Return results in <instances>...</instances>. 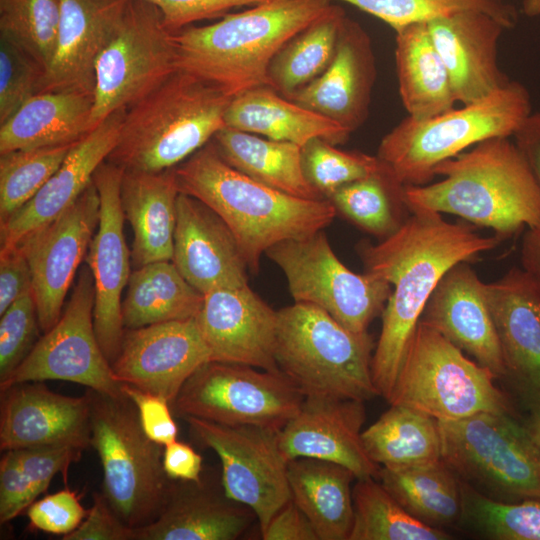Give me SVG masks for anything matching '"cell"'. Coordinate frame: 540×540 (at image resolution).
Returning <instances> with one entry per match:
<instances>
[{"instance_id": "d4e9b609", "label": "cell", "mask_w": 540, "mask_h": 540, "mask_svg": "<svg viewBox=\"0 0 540 540\" xmlns=\"http://www.w3.org/2000/svg\"><path fill=\"white\" fill-rule=\"evenodd\" d=\"M126 109L111 114L75 143L60 167L23 207L0 223V248L20 245L68 209L115 147Z\"/></svg>"}, {"instance_id": "ee69618b", "label": "cell", "mask_w": 540, "mask_h": 540, "mask_svg": "<svg viewBox=\"0 0 540 540\" xmlns=\"http://www.w3.org/2000/svg\"><path fill=\"white\" fill-rule=\"evenodd\" d=\"M60 0H0V36L26 50L44 69L52 60Z\"/></svg>"}, {"instance_id": "277c9868", "label": "cell", "mask_w": 540, "mask_h": 540, "mask_svg": "<svg viewBox=\"0 0 540 540\" xmlns=\"http://www.w3.org/2000/svg\"><path fill=\"white\" fill-rule=\"evenodd\" d=\"M332 6L331 0H267L212 24L188 26L174 34L177 69L231 98L269 85L276 54Z\"/></svg>"}, {"instance_id": "680465c9", "label": "cell", "mask_w": 540, "mask_h": 540, "mask_svg": "<svg viewBox=\"0 0 540 540\" xmlns=\"http://www.w3.org/2000/svg\"><path fill=\"white\" fill-rule=\"evenodd\" d=\"M202 461L201 455L186 443L176 440L164 446L163 467L170 480L199 481Z\"/></svg>"}, {"instance_id": "484cf974", "label": "cell", "mask_w": 540, "mask_h": 540, "mask_svg": "<svg viewBox=\"0 0 540 540\" xmlns=\"http://www.w3.org/2000/svg\"><path fill=\"white\" fill-rule=\"evenodd\" d=\"M131 0H60L55 51L41 92L94 94L97 59L119 27Z\"/></svg>"}, {"instance_id": "7dc6e473", "label": "cell", "mask_w": 540, "mask_h": 540, "mask_svg": "<svg viewBox=\"0 0 540 540\" xmlns=\"http://www.w3.org/2000/svg\"><path fill=\"white\" fill-rule=\"evenodd\" d=\"M45 69L22 47L0 36V124L41 92Z\"/></svg>"}, {"instance_id": "5b68a950", "label": "cell", "mask_w": 540, "mask_h": 540, "mask_svg": "<svg viewBox=\"0 0 540 540\" xmlns=\"http://www.w3.org/2000/svg\"><path fill=\"white\" fill-rule=\"evenodd\" d=\"M230 101L215 85L178 69L126 109L106 161L124 171L172 169L226 127Z\"/></svg>"}, {"instance_id": "2e32d148", "label": "cell", "mask_w": 540, "mask_h": 540, "mask_svg": "<svg viewBox=\"0 0 540 540\" xmlns=\"http://www.w3.org/2000/svg\"><path fill=\"white\" fill-rule=\"evenodd\" d=\"M100 200L95 184L51 223L20 245L32 274V292L43 333L59 320L66 295L99 222Z\"/></svg>"}, {"instance_id": "9c48e42d", "label": "cell", "mask_w": 540, "mask_h": 540, "mask_svg": "<svg viewBox=\"0 0 540 540\" xmlns=\"http://www.w3.org/2000/svg\"><path fill=\"white\" fill-rule=\"evenodd\" d=\"M442 460L461 482L501 502L540 499V445L519 413L438 420Z\"/></svg>"}, {"instance_id": "6da1fadb", "label": "cell", "mask_w": 540, "mask_h": 540, "mask_svg": "<svg viewBox=\"0 0 540 540\" xmlns=\"http://www.w3.org/2000/svg\"><path fill=\"white\" fill-rule=\"evenodd\" d=\"M409 210L393 234L376 244L363 241L357 246L364 272L392 286L371 366L376 391L387 401L425 305L441 278L454 265L494 249L501 241L496 235L478 234L469 224L448 222L441 213Z\"/></svg>"}, {"instance_id": "60d3db41", "label": "cell", "mask_w": 540, "mask_h": 540, "mask_svg": "<svg viewBox=\"0 0 540 540\" xmlns=\"http://www.w3.org/2000/svg\"><path fill=\"white\" fill-rule=\"evenodd\" d=\"M404 187L385 166L379 173L341 186L327 199L348 220L383 239L407 218L401 215L409 210L403 198Z\"/></svg>"}, {"instance_id": "f907efd6", "label": "cell", "mask_w": 540, "mask_h": 540, "mask_svg": "<svg viewBox=\"0 0 540 540\" xmlns=\"http://www.w3.org/2000/svg\"><path fill=\"white\" fill-rule=\"evenodd\" d=\"M22 470L37 498L49 487L52 479L79 460L82 450L71 446H39L16 449Z\"/></svg>"}, {"instance_id": "bcb514c9", "label": "cell", "mask_w": 540, "mask_h": 540, "mask_svg": "<svg viewBox=\"0 0 540 540\" xmlns=\"http://www.w3.org/2000/svg\"><path fill=\"white\" fill-rule=\"evenodd\" d=\"M302 161L308 180L325 198L341 186L385 169L377 156L343 151L320 138L302 147Z\"/></svg>"}, {"instance_id": "30bf717a", "label": "cell", "mask_w": 540, "mask_h": 540, "mask_svg": "<svg viewBox=\"0 0 540 540\" xmlns=\"http://www.w3.org/2000/svg\"><path fill=\"white\" fill-rule=\"evenodd\" d=\"M495 380L491 370L419 321L387 402L418 409L437 420H458L480 412L519 413Z\"/></svg>"}, {"instance_id": "91938a15", "label": "cell", "mask_w": 540, "mask_h": 540, "mask_svg": "<svg viewBox=\"0 0 540 540\" xmlns=\"http://www.w3.org/2000/svg\"><path fill=\"white\" fill-rule=\"evenodd\" d=\"M512 137L540 188V111L531 112Z\"/></svg>"}, {"instance_id": "836d02e7", "label": "cell", "mask_w": 540, "mask_h": 540, "mask_svg": "<svg viewBox=\"0 0 540 540\" xmlns=\"http://www.w3.org/2000/svg\"><path fill=\"white\" fill-rule=\"evenodd\" d=\"M399 94L408 116L426 119L454 108L457 102L445 64L426 22L395 31Z\"/></svg>"}, {"instance_id": "5bb4252c", "label": "cell", "mask_w": 540, "mask_h": 540, "mask_svg": "<svg viewBox=\"0 0 540 540\" xmlns=\"http://www.w3.org/2000/svg\"><path fill=\"white\" fill-rule=\"evenodd\" d=\"M94 303V280L86 264L79 270L59 320L43 333L10 376L0 382V391L22 382L63 380L109 396H126L123 383L115 377L98 342Z\"/></svg>"}, {"instance_id": "7a4b0ae2", "label": "cell", "mask_w": 540, "mask_h": 540, "mask_svg": "<svg viewBox=\"0 0 540 540\" xmlns=\"http://www.w3.org/2000/svg\"><path fill=\"white\" fill-rule=\"evenodd\" d=\"M174 172L180 193L200 200L228 225L252 272L270 247L322 231L337 213L329 199L295 197L238 171L213 141Z\"/></svg>"}, {"instance_id": "11a10c76", "label": "cell", "mask_w": 540, "mask_h": 540, "mask_svg": "<svg viewBox=\"0 0 540 540\" xmlns=\"http://www.w3.org/2000/svg\"><path fill=\"white\" fill-rule=\"evenodd\" d=\"M62 540H135V529L113 511L104 494L95 493L93 505L81 524Z\"/></svg>"}, {"instance_id": "83f0119b", "label": "cell", "mask_w": 540, "mask_h": 540, "mask_svg": "<svg viewBox=\"0 0 540 540\" xmlns=\"http://www.w3.org/2000/svg\"><path fill=\"white\" fill-rule=\"evenodd\" d=\"M376 68L367 33L346 18L330 65L312 82L286 97L351 133L368 115Z\"/></svg>"}, {"instance_id": "f546056e", "label": "cell", "mask_w": 540, "mask_h": 540, "mask_svg": "<svg viewBox=\"0 0 540 540\" xmlns=\"http://www.w3.org/2000/svg\"><path fill=\"white\" fill-rule=\"evenodd\" d=\"M174 168L161 172L124 171L120 201L133 231L134 268L172 260L179 195Z\"/></svg>"}, {"instance_id": "ba28073f", "label": "cell", "mask_w": 540, "mask_h": 540, "mask_svg": "<svg viewBox=\"0 0 540 540\" xmlns=\"http://www.w3.org/2000/svg\"><path fill=\"white\" fill-rule=\"evenodd\" d=\"M90 445L103 467V494L117 516L134 529L160 514L172 480L163 467L162 445L144 432L127 397L88 389Z\"/></svg>"}, {"instance_id": "7c38bea8", "label": "cell", "mask_w": 540, "mask_h": 540, "mask_svg": "<svg viewBox=\"0 0 540 540\" xmlns=\"http://www.w3.org/2000/svg\"><path fill=\"white\" fill-rule=\"evenodd\" d=\"M304 398L281 371L210 360L187 379L171 408L183 419L281 430Z\"/></svg>"}, {"instance_id": "9a60e30c", "label": "cell", "mask_w": 540, "mask_h": 540, "mask_svg": "<svg viewBox=\"0 0 540 540\" xmlns=\"http://www.w3.org/2000/svg\"><path fill=\"white\" fill-rule=\"evenodd\" d=\"M195 437L218 456L226 496L248 506L260 532L291 500L287 460L279 446V431L253 425H224L186 417Z\"/></svg>"}, {"instance_id": "8fae6325", "label": "cell", "mask_w": 540, "mask_h": 540, "mask_svg": "<svg viewBox=\"0 0 540 540\" xmlns=\"http://www.w3.org/2000/svg\"><path fill=\"white\" fill-rule=\"evenodd\" d=\"M176 70L174 34L160 10L146 0H131L97 59L90 130L142 99Z\"/></svg>"}, {"instance_id": "8d00e7d4", "label": "cell", "mask_w": 540, "mask_h": 540, "mask_svg": "<svg viewBox=\"0 0 540 540\" xmlns=\"http://www.w3.org/2000/svg\"><path fill=\"white\" fill-rule=\"evenodd\" d=\"M378 480L418 521L438 529L458 524L461 481L442 459L421 465L381 467Z\"/></svg>"}, {"instance_id": "b9f144b4", "label": "cell", "mask_w": 540, "mask_h": 540, "mask_svg": "<svg viewBox=\"0 0 540 540\" xmlns=\"http://www.w3.org/2000/svg\"><path fill=\"white\" fill-rule=\"evenodd\" d=\"M462 529L491 540H540V499L501 502L461 482Z\"/></svg>"}, {"instance_id": "9f6ffc18", "label": "cell", "mask_w": 540, "mask_h": 540, "mask_svg": "<svg viewBox=\"0 0 540 540\" xmlns=\"http://www.w3.org/2000/svg\"><path fill=\"white\" fill-rule=\"evenodd\" d=\"M30 291L32 274L23 248H0V315L14 301Z\"/></svg>"}, {"instance_id": "681fc988", "label": "cell", "mask_w": 540, "mask_h": 540, "mask_svg": "<svg viewBox=\"0 0 540 540\" xmlns=\"http://www.w3.org/2000/svg\"><path fill=\"white\" fill-rule=\"evenodd\" d=\"M88 513L76 492L66 488L34 501L27 509L30 527L43 532L67 535L73 532Z\"/></svg>"}, {"instance_id": "7402d4cb", "label": "cell", "mask_w": 540, "mask_h": 540, "mask_svg": "<svg viewBox=\"0 0 540 540\" xmlns=\"http://www.w3.org/2000/svg\"><path fill=\"white\" fill-rule=\"evenodd\" d=\"M0 449L90 445L87 395L56 393L41 381L22 382L0 391Z\"/></svg>"}, {"instance_id": "d6986e66", "label": "cell", "mask_w": 540, "mask_h": 540, "mask_svg": "<svg viewBox=\"0 0 540 540\" xmlns=\"http://www.w3.org/2000/svg\"><path fill=\"white\" fill-rule=\"evenodd\" d=\"M211 360L195 318L125 329L111 364L121 382L159 395L172 406L187 379Z\"/></svg>"}, {"instance_id": "6125c7cd", "label": "cell", "mask_w": 540, "mask_h": 540, "mask_svg": "<svg viewBox=\"0 0 540 540\" xmlns=\"http://www.w3.org/2000/svg\"><path fill=\"white\" fill-rule=\"evenodd\" d=\"M525 422L530 429L533 437L540 445V407L527 411Z\"/></svg>"}, {"instance_id": "f1b7e54d", "label": "cell", "mask_w": 540, "mask_h": 540, "mask_svg": "<svg viewBox=\"0 0 540 540\" xmlns=\"http://www.w3.org/2000/svg\"><path fill=\"white\" fill-rule=\"evenodd\" d=\"M257 520L248 506L202 480H172L166 502L151 523L135 529V540H235Z\"/></svg>"}, {"instance_id": "f6af8a7d", "label": "cell", "mask_w": 540, "mask_h": 540, "mask_svg": "<svg viewBox=\"0 0 540 540\" xmlns=\"http://www.w3.org/2000/svg\"><path fill=\"white\" fill-rule=\"evenodd\" d=\"M377 17L395 31L463 11L488 14L511 29L516 12L506 0H338Z\"/></svg>"}, {"instance_id": "3957f363", "label": "cell", "mask_w": 540, "mask_h": 540, "mask_svg": "<svg viewBox=\"0 0 540 540\" xmlns=\"http://www.w3.org/2000/svg\"><path fill=\"white\" fill-rule=\"evenodd\" d=\"M437 175L438 182L404 187L409 209L459 216L501 240L540 225V188L509 137L474 145L439 164Z\"/></svg>"}, {"instance_id": "f5cc1de1", "label": "cell", "mask_w": 540, "mask_h": 540, "mask_svg": "<svg viewBox=\"0 0 540 540\" xmlns=\"http://www.w3.org/2000/svg\"><path fill=\"white\" fill-rule=\"evenodd\" d=\"M123 392L136 406L142 428L154 442L166 446L177 440L172 408L163 397L123 383Z\"/></svg>"}, {"instance_id": "be15d7a7", "label": "cell", "mask_w": 540, "mask_h": 540, "mask_svg": "<svg viewBox=\"0 0 540 540\" xmlns=\"http://www.w3.org/2000/svg\"><path fill=\"white\" fill-rule=\"evenodd\" d=\"M523 12L529 17L540 16V0H524Z\"/></svg>"}, {"instance_id": "d590c367", "label": "cell", "mask_w": 540, "mask_h": 540, "mask_svg": "<svg viewBox=\"0 0 540 540\" xmlns=\"http://www.w3.org/2000/svg\"><path fill=\"white\" fill-rule=\"evenodd\" d=\"M204 295L179 272L172 260L134 268L122 301L124 329L195 318Z\"/></svg>"}, {"instance_id": "e575fe53", "label": "cell", "mask_w": 540, "mask_h": 540, "mask_svg": "<svg viewBox=\"0 0 540 540\" xmlns=\"http://www.w3.org/2000/svg\"><path fill=\"white\" fill-rule=\"evenodd\" d=\"M212 141L221 157L247 176L295 197L325 199L305 174L301 146L229 127Z\"/></svg>"}, {"instance_id": "8992f818", "label": "cell", "mask_w": 540, "mask_h": 540, "mask_svg": "<svg viewBox=\"0 0 540 540\" xmlns=\"http://www.w3.org/2000/svg\"><path fill=\"white\" fill-rule=\"evenodd\" d=\"M530 113L528 90L510 80L461 108L426 119L406 116L381 139L376 156L403 186L425 185L444 161L487 139L512 137Z\"/></svg>"}, {"instance_id": "f35d334b", "label": "cell", "mask_w": 540, "mask_h": 540, "mask_svg": "<svg viewBox=\"0 0 540 540\" xmlns=\"http://www.w3.org/2000/svg\"><path fill=\"white\" fill-rule=\"evenodd\" d=\"M345 20L343 10L333 5L295 35L272 60L269 86L289 97L320 76L334 57Z\"/></svg>"}, {"instance_id": "ac0fdd59", "label": "cell", "mask_w": 540, "mask_h": 540, "mask_svg": "<svg viewBox=\"0 0 540 540\" xmlns=\"http://www.w3.org/2000/svg\"><path fill=\"white\" fill-rule=\"evenodd\" d=\"M507 394L527 411L540 407V289L520 267L486 283Z\"/></svg>"}, {"instance_id": "d6a6232c", "label": "cell", "mask_w": 540, "mask_h": 540, "mask_svg": "<svg viewBox=\"0 0 540 540\" xmlns=\"http://www.w3.org/2000/svg\"><path fill=\"white\" fill-rule=\"evenodd\" d=\"M291 500L312 524L319 540H349L353 525L348 468L329 461L300 457L287 463Z\"/></svg>"}, {"instance_id": "c3c4849f", "label": "cell", "mask_w": 540, "mask_h": 540, "mask_svg": "<svg viewBox=\"0 0 540 540\" xmlns=\"http://www.w3.org/2000/svg\"><path fill=\"white\" fill-rule=\"evenodd\" d=\"M0 319V382L24 361L41 331L33 292L14 301Z\"/></svg>"}, {"instance_id": "db71d44e", "label": "cell", "mask_w": 540, "mask_h": 540, "mask_svg": "<svg viewBox=\"0 0 540 540\" xmlns=\"http://www.w3.org/2000/svg\"><path fill=\"white\" fill-rule=\"evenodd\" d=\"M36 497L22 470L16 449L4 451L0 461V522L17 517Z\"/></svg>"}, {"instance_id": "816d5d0a", "label": "cell", "mask_w": 540, "mask_h": 540, "mask_svg": "<svg viewBox=\"0 0 540 540\" xmlns=\"http://www.w3.org/2000/svg\"><path fill=\"white\" fill-rule=\"evenodd\" d=\"M161 12L166 28L176 34L193 23L222 18L231 10L267 0H146Z\"/></svg>"}, {"instance_id": "4316f807", "label": "cell", "mask_w": 540, "mask_h": 540, "mask_svg": "<svg viewBox=\"0 0 540 540\" xmlns=\"http://www.w3.org/2000/svg\"><path fill=\"white\" fill-rule=\"evenodd\" d=\"M427 26L457 102L478 101L510 81L498 64V42L506 28L492 16L463 11L431 20Z\"/></svg>"}, {"instance_id": "cb8c5ba5", "label": "cell", "mask_w": 540, "mask_h": 540, "mask_svg": "<svg viewBox=\"0 0 540 540\" xmlns=\"http://www.w3.org/2000/svg\"><path fill=\"white\" fill-rule=\"evenodd\" d=\"M468 262H460L444 274L419 321L491 370L497 380H502L505 369L486 298V283Z\"/></svg>"}, {"instance_id": "94428289", "label": "cell", "mask_w": 540, "mask_h": 540, "mask_svg": "<svg viewBox=\"0 0 540 540\" xmlns=\"http://www.w3.org/2000/svg\"><path fill=\"white\" fill-rule=\"evenodd\" d=\"M521 268L540 289V225L527 228L520 251Z\"/></svg>"}, {"instance_id": "4fadbf2b", "label": "cell", "mask_w": 540, "mask_h": 540, "mask_svg": "<svg viewBox=\"0 0 540 540\" xmlns=\"http://www.w3.org/2000/svg\"><path fill=\"white\" fill-rule=\"evenodd\" d=\"M265 255L285 274L295 302L321 308L355 333L367 332L392 292L386 280L347 268L322 231L277 243Z\"/></svg>"}, {"instance_id": "ffe728a7", "label": "cell", "mask_w": 540, "mask_h": 540, "mask_svg": "<svg viewBox=\"0 0 540 540\" xmlns=\"http://www.w3.org/2000/svg\"><path fill=\"white\" fill-rule=\"evenodd\" d=\"M364 402L307 396L299 411L279 431V446L288 461L306 457L340 464L357 479H378L380 466L362 440Z\"/></svg>"}, {"instance_id": "4dcf8cb0", "label": "cell", "mask_w": 540, "mask_h": 540, "mask_svg": "<svg viewBox=\"0 0 540 540\" xmlns=\"http://www.w3.org/2000/svg\"><path fill=\"white\" fill-rule=\"evenodd\" d=\"M225 124L232 129L301 147L316 138L341 144L351 134L337 122L297 104L269 85L232 97Z\"/></svg>"}, {"instance_id": "e0dca14e", "label": "cell", "mask_w": 540, "mask_h": 540, "mask_svg": "<svg viewBox=\"0 0 540 540\" xmlns=\"http://www.w3.org/2000/svg\"><path fill=\"white\" fill-rule=\"evenodd\" d=\"M123 172L121 167L105 160L93 175L100 200L99 222L85 258L94 280L95 332L110 364L121 347L125 330L122 293L132 272L131 250L126 243L120 201Z\"/></svg>"}, {"instance_id": "74e56055", "label": "cell", "mask_w": 540, "mask_h": 540, "mask_svg": "<svg viewBox=\"0 0 540 540\" xmlns=\"http://www.w3.org/2000/svg\"><path fill=\"white\" fill-rule=\"evenodd\" d=\"M367 454L380 467H405L442 459L438 420L418 409L390 404L362 431Z\"/></svg>"}, {"instance_id": "44dd1931", "label": "cell", "mask_w": 540, "mask_h": 540, "mask_svg": "<svg viewBox=\"0 0 540 540\" xmlns=\"http://www.w3.org/2000/svg\"><path fill=\"white\" fill-rule=\"evenodd\" d=\"M195 321L211 360L280 371L274 354L277 311L248 285L204 294Z\"/></svg>"}, {"instance_id": "52a82bcc", "label": "cell", "mask_w": 540, "mask_h": 540, "mask_svg": "<svg viewBox=\"0 0 540 540\" xmlns=\"http://www.w3.org/2000/svg\"><path fill=\"white\" fill-rule=\"evenodd\" d=\"M373 347L368 332L348 330L315 305L294 302L277 311L275 361L305 397L377 396Z\"/></svg>"}, {"instance_id": "1f68e13d", "label": "cell", "mask_w": 540, "mask_h": 540, "mask_svg": "<svg viewBox=\"0 0 540 540\" xmlns=\"http://www.w3.org/2000/svg\"><path fill=\"white\" fill-rule=\"evenodd\" d=\"M92 108L93 95L39 92L0 124V154L75 144L91 131Z\"/></svg>"}, {"instance_id": "603a6c76", "label": "cell", "mask_w": 540, "mask_h": 540, "mask_svg": "<svg viewBox=\"0 0 540 540\" xmlns=\"http://www.w3.org/2000/svg\"><path fill=\"white\" fill-rule=\"evenodd\" d=\"M172 261L203 295L248 285L249 267L231 229L206 204L184 193L176 201Z\"/></svg>"}, {"instance_id": "7bdbcfd3", "label": "cell", "mask_w": 540, "mask_h": 540, "mask_svg": "<svg viewBox=\"0 0 540 540\" xmlns=\"http://www.w3.org/2000/svg\"><path fill=\"white\" fill-rule=\"evenodd\" d=\"M73 145L20 149L0 154V223L38 193Z\"/></svg>"}, {"instance_id": "ab89813d", "label": "cell", "mask_w": 540, "mask_h": 540, "mask_svg": "<svg viewBox=\"0 0 540 540\" xmlns=\"http://www.w3.org/2000/svg\"><path fill=\"white\" fill-rule=\"evenodd\" d=\"M353 525L349 540H447L443 529L410 515L376 478L357 479L352 488Z\"/></svg>"}, {"instance_id": "6f0895ef", "label": "cell", "mask_w": 540, "mask_h": 540, "mask_svg": "<svg viewBox=\"0 0 540 540\" xmlns=\"http://www.w3.org/2000/svg\"><path fill=\"white\" fill-rule=\"evenodd\" d=\"M261 536L263 540H319L306 515L292 500L273 516Z\"/></svg>"}]
</instances>
